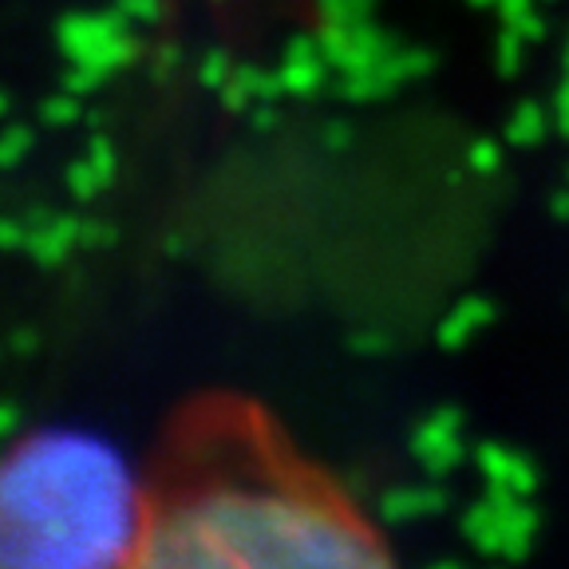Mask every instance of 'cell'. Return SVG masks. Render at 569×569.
<instances>
[{
    "label": "cell",
    "instance_id": "6da1fadb",
    "mask_svg": "<svg viewBox=\"0 0 569 569\" xmlns=\"http://www.w3.org/2000/svg\"><path fill=\"white\" fill-rule=\"evenodd\" d=\"M131 569H396V558L258 400L202 391L162 427Z\"/></svg>",
    "mask_w": 569,
    "mask_h": 569
},
{
    "label": "cell",
    "instance_id": "7a4b0ae2",
    "mask_svg": "<svg viewBox=\"0 0 569 569\" xmlns=\"http://www.w3.org/2000/svg\"><path fill=\"white\" fill-rule=\"evenodd\" d=\"M147 475L91 431L44 427L0 455V569H131Z\"/></svg>",
    "mask_w": 569,
    "mask_h": 569
}]
</instances>
